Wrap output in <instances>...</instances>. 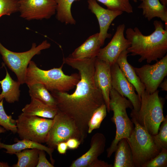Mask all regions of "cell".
<instances>
[{"label": "cell", "instance_id": "obj_1", "mask_svg": "<svg viewBox=\"0 0 167 167\" xmlns=\"http://www.w3.org/2000/svg\"><path fill=\"white\" fill-rule=\"evenodd\" d=\"M96 58L77 59L70 55L64 58V64L78 71L80 80L72 94L51 92L58 110L75 121L83 140H85L88 134V123L93 112L105 104L101 92L94 80Z\"/></svg>", "mask_w": 167, "mask_h": 167}, {"label": "cell", "instance_id": "obj_2", "mask_svg": "<svg viewBox=\"0 0 167 167\" xmlns=\"http://www.w3.org/2000/svg\"><path fill=\"white\" fill-rule=\"evenodd\" d=\"M153 24L155 30L149 35H143L137 27L128 28L126 31V38L130 43L127 50L132 56H139V62L157 61L166 54L167 28L160 21L155 20Z\"/></svg>", "mask_w": 167, "mask_h": 167}, {"label": "cell", "instance_id": "obj_3", "mask_svg": "<svg viewBox=\"0 0 167 167\" xmlns=\"http://www.w3.org/2000/svg\"><path fill=\"white\" fill-rule=\"evenodd\" d=\"M63 64L59 68L45 70L39 68L34 61H31L26 71L25 83L27 85L40 83L51 92H67L76 86L80 77L79 73L65 75L62 70Z\"/></svg>", "mask_w": 167, "mask_h": 167}, {"label": "cell", "instance_id": "obj_4", "mask_svg": "<svg viewBox=\"0 0 167 167\" xmlns=\"http://www.w3.org/2000/svg\"><path fill=\"white\" fill-rule=\"evenodd\" d=\"M156 90L152 93L145 90L141 96L140 106L137 111L132 109L131 118L152 135L157 134L160 126L164 120L163 104Z\"/></svg>", "mask_w": 167, "mask_h": 167}, {"label": "cell", "instance_id": "obj_5", "mask_svg": "<svg viewBox=\"0 0 167 167\" xmlns=\"http://www.w3.org/2000/svg\"><path fill=\"white\" fill-rule=\"evenodd\" d=\"M109 97L110 109L113 112V117L111 119L115 125L116 131L114 138L106 150L108 158H110L115 152L120 140L130 137L134 128V124L126 112V109L128 108L133 109L131 102L113 88L110 91Z\"/></svg>", "mask_w": 167, "mask_h": 167}, {"label": "cell", "instance_id": "obj_6", "mask_svg": "<svg viewBox=\"0 0 167 167\" xmlns=\"http://www.w3.org/2000/svg\"><path fill=\"white\" fill-rule=\"evenodd\" d=\"M132 132L126 139L130 147L135 167H142L157 156L162 148L156 143L153 135L141 126L135 119Z\"/></svg>", "mask_w": 167, "mask_h": 167}, {"label": "cell", "instance_id": "obj_7", "mask_svg": "<svg viewBox=\"0 0 167 167\" xmlns=\"http://www.w3.org/2000/svg\"><path fill=\"white\" fill-rule=\"evenodd\" d=\"M50 43L45 40L37 46L33 43L30 49L23 52H15L5 48L0 42V54L5 64L16 75L21 84H25V78L28 65L32 58L39 54L43 50L49 48Z\"/></svg>", "mask_w": 167, "mask_h": 167}, {"label": "cell", "instance_id": "obj_8", "mask_svg": "<svg viewBox=\"0 0 167 167\" xmlns=\"http://www.w3.org/2000/svg\"><path fill=\"white\" fill-rule=\"evenodd\" d=\"M53 119L21 113L16 120L20 138L40 143H46Z\"/></svg>", "mask_w": 167, "mask_h": 167}, {"label": "cell", "instance_id": "obj_9", "mask_svg": "<svg viewBox=\"0 0 167 167\" xmlns=\"http://www.w3.org/2000/svg\"><path fill=\"white\" fill-rule=\"evenodd\" d=\"M53 119L46 142L48 147L56 148L58 143L71 138L78 139L82 143L80 133L72 119L58 110Z\"/></svg>", "mask_w": 167, "mask_h": 167}, {"label": "cell", "instance_id": "obj_10", "mask_svg": "<svg viewBox=\"0 0 167 167\" xmlns=\"http://www.w3.org/2000/svg\"><path fill=\"white\" fill-rule=\"evenodd\" d=\"M135 72L145 87V90L152 93L157 90L167 75V55L153 65L134 67Z\"/></svg>", "mask_w": 167, "mask_h": 167}, {"label": "cell", "instance_id": "obj_11", "mask_svg": "<svg viewBox=\"0 0 167 167\" xmlns=\"http://www.w3.org/2000/svg\"><path fill=\"white\" fill-rule=\"evenodd\" d=\"M20 16L28 20L48 19L55 14L54 0H18Z\"/></svg>", "mask_w": 167, "mask_h": 167}, {"label": "cell", "instance_id": "obj_12", "mask_svg": "<svg viewBox=\"0 0 167 167\" xmlns=\"http://www.w3.org/2000/svg\"><path fill=\"white\" fill-rule=\"evenodd\" d=\"M125 25H119L112 39L108 45L100 48L96 58L111 66L115 63L119 56L123 51L130 46L128 40L124 36Z\"/></svg>", "mask_w": 167, "mask_h": 167}, {"label": "cell", "instance_id": "obj_13", "mask_svg": "<svg viewBox=\"0 0 167 167\" xmlns=\"http://www.w3.org/2000/svg\"><path fill=\"white\" fill-rule=\"evenodd\" d=\"M112 88L120 95L126 97L131 103L133 109L137 111L140 106V100L135 89L115 63L111 66Z\"/></svg>", "mask_w": 167, "mask_h": 167}, {"label": "cell", "instance_id": "obj_14", "mask_svg": "<svg viewBox=\"0 0 167 167\" xmlns=\"http://www.w3.org/2000/svg\"><path fill=\"white\" fill-rule=\"evenodd\" d=\"M96 1L88 0V9L95 15L98 20L100 27L98 39L103 45L105 40L111 36V35L108 33V31L112 22L123 12L104 8Z\"/></svg>", "mask_w": 167, "mask_h": 167}, {"label": "cell", "instance_id": "obj_15", "mask_svg": "<svg viewBox=\"0 0 167 167\" xmlns=\"http://www.w3.org/2000/svg\"><path fill=\"white\" fill-rule=\"evenodd\" d=\"M93 78L96 85L101 92L107 111L109 112V94L112 88L111 66L96 57Z\"/></svg>", "mask_w": 167, "mask_h": 167}, {"label": "cell", "instance_id": "obj_16", "mask_svg": "<svg viewBox=\"0 0 167 167\" xmlns=\"http://www.w3.org/2000/svg\"><path fill=\"white\" fill-rule=\"evenodd\" d=\"M106 138L103 134L96 133L92 137L88 150L73 161L70 167H90L104 151Z\"/></svg>", "mask_w": 167, "mask_h": 167}, {"label": "cell", "instance_id": "obj_17", "mask_svg": "<svg viewBox=\"0 0 167 167\" xmlns=\"http://www.w3.org/2000/svg\"><path fill=\"white\" fill-rule=\"evenodd\" d=\"M128 53L127 50L122 51L116 62L126 78L134 86L140 100L141 95L145 90V87L136 75L134 67L127 61Z\"/></svg>", "mask_w": 167, "mask_h": 167}, {"label": "cell", "instance_id": "obj_18", "mask_svg": "<svg viewBox=\"0 0 167 167\" xmlns=\"http://www.w3.org/2000/svg\"><path fill=\"white\" fill-rule=\"evenodd\" d=\"M99 35V33H97L89 36L81 45L76 49L70 56L77 59L96 57L102 46L98 39Z\"/></svg>", "mask_w": 167, "mask_h": 167}, {"label": "cell", "instance_id": "obj_19", "mask_svg": "<svg viewBox=\"0 0 167 167\" xmlns=\"http://www.w3.org/2000/svg\"><path fill=\"white\" fill-rule=\"evenodd\" d=\"M16 143L12 144H5L1 141L0 138V149L4 148L6 150L7 153L13 154L20 152L23 150L27 149L37 148L43 150L49 155L51 163L54 165V161L52 157V153L54 149L43 145L41 143L31 140L22 139L16 140Z\"/></svg>", "mask_w": 167, "mask_h": 167}, {"label": "cell", "instance_id": "obj_20", "mask_svg": "<svg viewBox=\"0 0 167 167\" xmlns=\"http://www.w3.org/2000/svg\"><path fill=\"white\" fill-rule=\"evenodd\" d=\"M138 8L143 11V14L149 21L153 18H160L165 23L167 28V6L163 5L159 0H143Z\"/></svg>", "mask_w": 167, "mask_h": 167}, {"label": "cell", "instance_id": "obj_21", "mask_svg": "<svg viewBox=\"0 0 167 167\" xmlns=\"http://www.w3.org/2000/svg\"><path fill=\"white\" fill-rule=\"evenodd\" d=\"M5 77L0 81L2 90L0 94V102L3 99L10 103H14L19 101L20 90L19 87L21 84L17 81H15L11 77L6 67Z\"/></svg>", "mask_w": 167, "mask_h": 167}, {"label": "cell", "instance_id": "obj_22", "mask_svg": "<svg viewBox=\"0 0 167 167\" xmlns=\"http://www.w3.org/2000/svg\"><path fill=\"white\" fill-rule=\"evenodd\" d=\"M58 111L57 107L48 105L38 100L31 99L30 103L22 109V113L28 115L53 119Z\"/></svg>", "mask_w": 167, "mask_h": 167}, {"label": "cell", "instance_id": "obj_23", "mask_svg": "<svg viewBox=\"0 0 167 167\" xmlns=\"http://www.w3.org/2000/svg\"><path fill=\"white\" fill-rule=\"evenodd\" d=\"M115 152L113 167H135L132 151L126 138L119 141Z\"/></svg>", "mask_w": 167, "mask_h": 167}, {"label": "cell", "instance_id": "obj_24", "mask_svg": "<svg viewBox=\"0 0 167 167\" xmlns=\"http://www.w3.org/2000/svg\"><path fill=\"white\" fill-rule=\"evenodd\" d=\"M57 4V19L66 24H75L76 22L71 12V7L75 1L80 0H54Z\"/></svg>", "mask_w": 167, "mask_h": 167}, {"label": "cell", "instance_id": "obj_25", "mask_svg": "<svg viewBox=\"0 0 167 167\" xmlns=\"http://www.w3.org/2000/svg\"><path fill=\"white\" fill-rule=\"evenodd\" d=\"M27 86L31 99L38 100L48 105L57 107L54 97L43 84L36 83Z\"/></svg>", "mask_w": 167, "mask_h": 167}, {"label": "cell", "instance_id": "obj_26", "mask_svg": "<svg viewBox=\"0 0 167 167\" xmlns=\"http://www.w3.org/2000/svg\"><path fill=\"white\" fill-rule=\"evenodd\" d=\"M39 150L37 148L27 149L15 153V154L17 157L18 161L12 167H36L38 161Z\"/></svg>", "mask_w": 167, "mask_h": 167}, {"label": "cell", "instance_id": "obj_27", "mask_svg": "<svg viewBox=\"0 0 167 167\" xmlns=\"http://www.w3.org/2000/svg\"><path fill=\"white\" fill-rule=\"evenodd\" d=\"M105 6L107 9L115 11L131 13L133 7L130 1L137 2L138 0H96Z\"/></svg>", "mask_w": 167, "mask_h": 167}, {"label": "cell", "instance_id": "obj_28", "mask_svg": "<svg viewBox=\"0 0 167 167\" xmlns=\"http://www.w3.org/2000/svg\"><path fill=\"white\" fill-rule=\"evenodd\" d=\"M107 111L105 104L102 105L94 111L88 123V134L100 128L102 122L106 117Z\"/></svg>", "mask_w": 167, "mask_h": 167}, {"label": "cell", "instance_id": "obj_29", "mask_svg": "<svg viewBox=\"0 0 167 167\" xmlns=\"http://www.w3.org/2000/svg\"><path fill=\"white\" fill-rule=\"evenodd\" d=\"M0 125L6 130L10 131L14 134L17 132L16 120L6 113L3 107V99L0 102Z\"/></svg>", "mask_w": 167, "mask_h": 167}, {"label": "cell", "instance_id": "obj_30", "mask_svg": "<svg viewBox=\"0 0 167 167\" xmlns=\"http://www.w3.org/2000/svg\"><path fill=\"white\" fill-rule=\"evenodd\" d=\"M18 0H0V18L19 11Z\"/></svg>", "mask_w": 167, "mask_h": 167}, {"label": "cell", "instance_id": "obj_31", "mask_svg": "<svg viewBox=\"0 0 167 167\" xmlns=\"http://www.w3.org/2000/svg\"><path fill=\"white\" fill-rule=\"evenodd\" d=\"M156 143L161 148H167V116L161 124L158 133L153 135Z\"/></svg>", "mask_w": 167, "mask_h": 167}, {"label": "cell", "instance_id": "obj_32", "mask_svg": "<svg viewBox=\"0 0 167 167\" xmlns=\"http://www.w3.org/2000/svg\"><path fill=\"white\" fill-rule=\"evenodd\" d=\"M167 148H162L160 153L154 158L143 165L142 167H166Z\"/></svg>", "mask_w": 167, "mask_h": 167}, {"label": "cell", "instance_id": "obj_33", "mask_svg": "<svg viewBox=\"0 0 167 167\" xmlns=\"http://www.w3.org/2000/svg\"><path fill=\"white\" fill-rule=\"evenodd\" d=\"M54 165L50 163L46 157L45 151L39 150L38 161L36 167H54Z\"/></svg>", "mask_w": 167, "mask_h": 167}, {"label": "cell", "instance_id": "obj_34", "mask_svg": "<svg viewBox=\"0 0 167 167\" xmlns=\"http://www.w3.org/2000/svg\"><path fill=\"white\" fill-rule=\"evenodd\" d=\"M68 148L70 149H77L81 144L79 140L76 138H71L68 139L66 142Z\"/></svg>", "mask_w": 167, "mask_h": 167}, {"label": "cell", "instance_id": "obj_35", "mask_svg": "<svg viewBox=\"0 0 167 167\" xmlns=\"http://www.w3.org/2000/svg\"><path fill=\"white\" fill-rule=\"evenodd\" d=\"M56 148L58 153L62 154H65L68 149L66 142H62L58 143L57 145Z\"/></svg>", "mask_w": 167, "mask_h": 167}, {"label": "cell", "instance_id": "obj_36", "mask_svg": "<svg viewBox=\"0 0 167 167\" xmlns=\"http://www.w3.org/2000/svg\"><path fill=\"white\" fill-rule=\"evenodd\" d=\"M90 167H113V165L98 159L91 165Z\"/></svg>", "mask_w": 167, "mask_h": 167}, {"label": "cell", "instance_id": "obj_37", "mask_svg": "<svg viewBox=\"0 0 167 167\" xmlns=\"http://www.w3.org/2000/svg\"><path fill=\"white\" fill-rule=\"evenodd\" d=\"M159 87L161 88L162 90L167 91V79L166 78L161 83Z\"/></svg>", "mask_w": 167, "mask_h": 167}, {"label": "cell", "instance_id": "obj_38", "mask_svg": "<svg viewBox=\"0 0 167 167\" xmlns=\"http://www.w3.org/2000/svg\"><path fill=\"white\" fill-rule=\"evenodd\" d=\"M9 167L8 164L6 162H1L0 161V167Z\"/></svg>", "mask_w": 167, "mask_h": 167}, {"label": "cell", "instance_id": "obj_39", "mask_svg": "<svg viewBox=\"0 0 167 167\" xmlns=\"http://www.w3.org/2000/svg\"><path fill=\"white\" fill-rule=\"evenodd\" d=\"M163 5L167 6V0H159Z\"/></svg>", "mask_w": 167, "mask_h": 167}, {"label": "cell", "instance_id": "obj_40", "mask_svg": "<svg viewBox=\"0 0 167 167\" xmlns=\"http://www.w3.org/2000/svg\"><path fill=\"white\" fill-rule=\"evenodd\" d=\"M6 131V130L3 127L0 126V134L4 133Z\"/></svg>", "mask_w": 167, "mask_h": 167}, {"label": "cell", "instance_id": "obj_41", "mask_svg": "<svg viewBox=\"0 0 167 167\" xmlns=\"http://www.w3.org/2000/svg\"><path fill=\"white\" fill-rule=\"evenodd\" d=\"M140 0V1H142L143 0Z\"/></svg>", "mask_w": 167, "mask_h": 167}]
</instances>
